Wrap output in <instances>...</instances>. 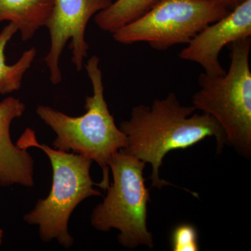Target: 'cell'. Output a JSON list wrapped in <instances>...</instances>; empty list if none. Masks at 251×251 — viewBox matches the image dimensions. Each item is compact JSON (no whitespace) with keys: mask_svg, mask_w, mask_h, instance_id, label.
Segmentation results:
<instances>
[{"mask_svg":"<svg viewBox=\"0 0 251 251\" xmlns=\"http://www.w3.org/2000/svg\"><path fill=\"white\" fill-rule=\"evenodd\" d=\"M196 110L193 105H181L176 94L170 92L150 106H135L130 118L120 125L126 139L121 151L151 165V187L172 185L159 174L170 151L191 148L209 137L215 138L218 152L222 151L226 140L221 126L210 115L194 113Z\"/></svg>","mask_w":251,"mask_h":251,"instance_id":"cell-1","label":"cell"},{"mask_svg":"<svg viewBox=\"0 0 251 251\" xmlns=\"http://www.w3.org/2000/svg\"><path fill=\"white\" fill-rule=\"evenodd\" d=\"M100 60L92 56L85 65L93 94L85 98L86 112L71 117L46 105H39L36 114L56 134L52 148L90 158L101 168L103 178L97 186L106 191L110 185L112 156L125 148V135L117 126L104 97L103 74Z\"/></svg>","mask_w":251,"mask_h":251,"instance_id":"cell-2","label":"cell"},{"mask_svg":"<svg viewBox=\"0 0 251 251\" xmlns=\"http://www.w3.org/2000/svg\"><path fill=\"white\" fill-rule=\"evenodd\" d=\"M20 148L40 149L49 157L52 168V184L49 196L39 199L35 206L23 216L25 222L37 226L43 242L56 240L70 249L74 239L69 232L72 213L87 198L101 196L94 188L90 175L92 160L82 155L50 148L38 142L35 131L26 128L16 143Z\"/></svg>","mask_w":251,"mask_h":251,"instance_id":"cell-3","label":"cell"},{"mask_svg":"<svg viewBox=\"0 0 251 251\" xmlns=\"http://www.w3.org/2000/svg\"><path fill=\"white\" fill-rule=\"evenodd\" d=\"M230 64L224 75L200 74V89L193 96V106L217 122L226 145L238 154L251 156V38L229 45Z\"/></svg>","mask_w":251,"mask_h":251,"instance_id":"cell-4","label":"cell"},{"mask_svg":"<svg viewBox=\"0 0 251 251\" xmlns=\"http://www.w3.org/2000/svg\"><path fill=\"white\" fill-rule=\"evenodd\" d=\"M145 166L143 161L121 150L115 153L110 162L113 180L103 202L91 215L94 228L103 232L117 229L119 243L127 249L154 247L147 225L150 193L143 176Z\"/></svg>","mask_w":251,"mask_h":251,"instance_id":"cell-5","label":"cell"},{"mask_svg":"<svg viewBox=\"0 0 251 251\" xmlns=\"http://www.w3.org/2000/svg\"><path fill=\"white\" fill-rule=\"evenodd\" d=\"M228 10L206 0H158L139 18L112 34L120 44L147 43L157 50L187 44Z\"/></svg>","mask_w":251,"mask_h":251,"instance_id":"cell-6","label":"cell"},{"mask_svg":"<svg viewBox=\"0 0 251 251\" xmlns=\"http://www.w3.org/2000/svg\"><path fill=\"white\" fill-rule=\"evenodd\" d=\"M112 2V0H54L46 25L50 47L45 57L50 80L53 85L62 81L59 59L69 40L73 64L77 71L82 70L84 59L88 55L89 45L85 39L87 24L92 16L108 8Z\"/></svg>","mask_w":251,"mask_h":251,"instance_id":"cell-7","label":"cell"},{"mask_svg":"<svg viewBox=\"0 0 251 251\" xmlns=\"http://www.w3.org/2000/svg\"><path fill=\"white\" fill-rule=\"evenodd\" d=\"M251 38V0H246L224 18L206 26L179 52L183 60L199 64L207 75H224L219 55L226 46Z\"/></svg>","mask_w":251,"mask_h":251,"instance_id":"cell-8","label":"cell"},{"mask_svg":"<svg viewBox=\"0 0 251 251\" xmlns=\"http://www.w3.org/2000/svg\"><path fill=\"white\" fill-rule=\"evenodd\" d=\"M25 104L20 99L8 97L0 102V186L20 185L34 186V162L25 149L11 140L10 127L16 119L23 116Z\"/></svg>","mask_w":251,"mask_h":251,"instance_id":"cell-9","label":"cell"},{"mask_svg":"<svg viewBox=\"0 0 251 251\" xmlns=\"http://www.w3.org/2000/svg\"><path fill=\"white\" fill-rule=\"evenodd\" d=\"M54 0H0V23H14L23 41L30 40L40 28L46 27Z\"/></svg>","mask_w":251,"mask_h":251,"instance_id":"cell-10","label":"cell"},{"mask_svg":"<svg viewBox=\"0 0 251 251\" xmlns=\"http://www.w3.org/2000/svg\"><path fill=\"white\" fill-rule=\"evenodd\" d=\"M18 31L17 26L9 23L0 32V94H8L19 90L25 74L31 67L36 56L35 48L23 52L17 62L6 64L5 49L9 41Z\"/></svg>","mask_w":251,"mask_h":251,"instance_id":"cell-11","label":"cell"},{"mask_svg":"<svg viewBox=\"0 0 251 251\" xmlns=\"http://www.w3.org/2000/svg\"><path fill=\"white\" fill-rule=\"evenodd\" d=\"M158 0H117L94 16L100 29L113 34L148 11Z\"/></svg>","mask_w":251,"mask_h":251,"instance_id":"cell-12","label":"cell"},{"mask_svg":"<svg viewBox=\"0 0 251 251\" xmlns=\"http://www.w3.org/2000/svg\"><path fill=\"white\" fill-rule=\"evenodd\" d=\"M173 251H199V234L196 226L181 224L175 227L171 234Z\"/></svg>","mask_w":251,"mask_h":251,"instance_id":"cell-13","label":"cell"},{"mask_svg":"<svg viewBox=\"0 0 251 251\" xmlns=\"http://www.w3.org/2000/svg\"><path fill=\"white\" fill-rule=\"evenodd\" d=\"M230 11L246 1V0H206Z\"/></svg>","mask_w":251,"mask_h":251,"instance_id":"cell-14","label":"cell"},{"mask_svg":"<svg viewBox=\"0 0 251 251\" xmlns=\"http://www.w3.org/2000/svg\"><path fill=\"white\" fill-rule=\"evenodd\" d=\"M3 236H4V232H3L2 229H0V245L2 242Z\"/></svg>","mask_w":251,"mask_h":251,"instance_id":"cell-15","label":"cell"}]
</instances>
